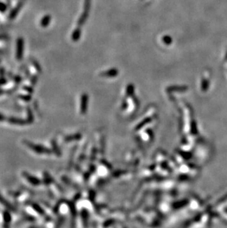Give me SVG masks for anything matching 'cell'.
Masks as SVG:
<instances>
[{
	"mask_svg": "<svg viewBox=\"0 0 227 228\" xmlns=\"http://www.w3.org/2000/svg\"><path fill=\"white\" fill-rule=\"evenodd\" d=\"M24 143L25 146L32 151H33L35 153L38 154H47L50 155L52 154L53 151L50 150V149L47 148L46 146H42V145L39 144H35L33 143L28 141V140H24Z\"/></svg>",
	"mask_w": 227,
	"mask_h": 228,
	"instance_id": "obj_1",
	"label": "cell"
},
{
	"mask_svg": "<svg viewBox=\"0 0 227 228\" xmlns=\"http://www.w3.org/2000/svg\"><path fill=\"white\" fill-rule=\"evenodd\" d=\"M26 0H19L18 1L17 4L16 5V7H13L11 10H10V13H9L8 18L10 20H13V19H16V17L17 16V15L19 14V13L20 12V10H22V8L23 7L24 4H25Z\"/></svg>",
	"mask_w": 227,
	"mask_h": 228,
	"instance_id": "obj_2",
	"label": "cell"
},
{
	"mask_svg": "<svg viewBox=\"0 0 227 228\" xmlns=\"http://www.w3.org/2000/svg\"><path fill=\"white\" fill-rule=\"evenodd\" d=\"M24 39L20 37L17 39L16 42V57L18 61H21L23 58L24 54Z\"/></svg>",
	"mask_w": 227,
	"mask_h": 228,
	"instance_id": "obj_3",
	"label": "cell"
},
{
	"mask_svg": "<svg viewBox=\"0 0 227 228\" xmlns=\"http://www.w3.org/2000/svg\"><path fill=\"white\" fill-rule=\"evenodd\" d=\"M22 175H23L24 178L26 179V180L28 181V183H29L30 185H32L38 186L41 184V181L40 179H38V177H35V176L32 175V174H29L28 172L24 171V172L22 173Z\"/></svg>",
	"mask_w": 227,
	"mask_h": 228,
	"instance_id": "obj_4",
	"label": "cell"
},
{
	"mask_svg": "<svg viewBox=\"0 0 227 228\" xmlns=\"http://www.w3.org/2000/svg\"><path fill=\"white\" fill-rule=\"evenodd\" d=\"M0 204L2 205L5 208H7L8 211H10L14 213L16 212V208H15L14 205H13L9 201H7L1 193H0Z\"/></svg>",
	"mask_w": 227,
	"mask_h": 228,
	"instance_id": "obj_5",
	"label": "cell"
},
{
	"mask_svg": "<svg viewBox=\"0 0 227 228\" xmlns=\"http://www.w3.org/2000/svg\"><path fill=\"white\" fill-rule=\"evenodd\" d=\"M119 74V70L117 68H112L110 69L104 71V72H100V75L101 77H105V78H114L117 76Z\"/></svg>",
	"mask_w": 227,
	"mask_h": 228,
	"instance_id": "obj_6",
	"label": "cell"
},
{
	"mask_svg": "<svg viewBox=\"0 0 227 228\" xmlns=\"http://www.w3.org/2000/svg\"><path fill=\"white\" fill-rule=\"evenodd\" d=\"M7 121L9 123L12 124V125H16V126H25L28 124L27 120H24L22 118H14V117H10L7 119Z\"/></svg>",
	"mask_w": 227,
	"mask_h": 228,
	"instance_id": "obj_7",
	"label": "cell"
},
{
	"mask_svg": "<svg viewBox=\"0 0 227 228\" xmlns=\"http://www.w3.org/2000/svg\"><path fill=\"white\" fill-rule=\"evenodd\" d=\"M3 216V222H4V224H3V227L4 228H9L10 222H11V214H10V211H4L2 214Z\"/></svg>",
	"mask_w": 227,
	"mask_h": 228,
	"instance_id": "obj_8",
	"label": "cell"
},
{
	"mask_svg": "<svg viewBox=\"0 0 227 228\" xmlns=\"http://www.w3.org/2000/svg\"><path fill=\"white\" fill-rule=\"evenodd\" d=\"M81 36V28L80 27H77L72 32V35H71V38L73 41L76 42V41H79Z\"/></svg>",
	"mask_w": 227,
	"mask_h": 228,
	"instance_id": "obj_9",
	"label": "cell"
},
{
	"mask_svg": "<svg viewBox=\"0 0 227 228\" xmlns=\"http://www.w3.org/2000/svg\"><path fill=\"white\" fill-rule=\"evenodd\" d=\"M89 12H87V11H84L82 13V14L81 15V17L79 18V19L78 20V23H77V25H78V27H81L83 26V25H84V24L86 23V22L87 19H88L89 17Z\"/></svg>",
	"mask_w": 227,
	"mask_h": 228,
	"instance_id": "obj_10",
	"label": "cell"
},
{
	"mask_svg": "<svg viewBox=\"0 0 227 228\" xmlns=\"http://www.w3.org/2000/svg\"><path fill=\"white\" fill-rule=\"evenodd\" d=\"M30 205L37 214H38L41 216H45V211H44V208L41 205H38V203H35V202H31Z\"/></svg>",
	"mask_w": 227,
	"mask_h": 228,
	"instance_id": "obj_11",
	"label": "cell"
},
{
	"mask_svg": "<svg viewBox=\"0 0 227 228\" xmlns=\"http://www.w3.org/2000/svg\"><path fill=\"white\" fill-rule=\"evenodd\" d=\"M87 102H88V96L86 94H84L81 97V112L83 113L86 112L87 107Z\"/></svg>",
	"mask_w": 227,
	"mask_h": 228,
	"instance_id": "obj_12",
	"label": "cell"
},
{
	"mask_svg": "<svg viewBox=\"0 0 227 228\" xmlns=\"http://www.w3.org/2000/svg\"><path fill=\"white\" fill-rule=\"evenodd\" d=\"M51 19L52 18L50 15H46V16H44V17L41 19V22H40L41 26L42 27H47L50 25V22H51Z\"/></svg>",
	"mask_w": 227,
	"mask_h": 228,
	"instance_id": "obj_13",
	"label": "cell"
},
{
	"mask_svg": "<svg viewBox=\"0 0 227 228\" xmlns=\"http://www.w3.org/2000/svg\"><path fill=\"white\" fill-rule=\"evenodd\" d=\"M43 183L45 185H50L53 182V178L51 177V176L50 175L49 173H47V171L43 173Z\"/></svg>",
	"mask_w": 227,
	"mask_h": 228,
	"instance_id": "obj_14",
	"label": "cell"
},
{
	"mask_svg": "<svg viewBox=\"0 0 227 228\" xmlns=\"http://www.w3.org/2000/svg\"><path fill=\"white\" fill-rule=\"evenodd\" d=\"M51 144H52V151L54 154H55V155L57 156H61V152L60 149H59L58 146L57 144V142L55 141V140H53L51 141Z\"/></svg>",
	"mask_w": 227,
	"mask_h": 228,
	"instance_id": "obj_15",
	"label": "cell"
},
{
	"mask_svg": "<svg viewBox=\"0 0 227 228\" xmlns=\"http://www.w3.org/2000/svg\"><path fill=\"white\" fill-rule=\"evenodd\" d=\"M27 121L28 124H31L33 123L34 121V115L32 113V111L30 108H27Z\"/></svg>",
	"mask_w": 227,
	"mask_h": 228,
	"instance_id": "obj_16",
	"label": "cell"
},
{
	"mask_svg": "<svg viewBox=\"0 0 227 228\" xmlns=\"http://www.w3.org/2000/svg\"><path fill=\"white\" fill-rule=\"evenodd\" d=\"M187 89V87H182V86H173V87H170L168 88V91H185Z\"/></svg>",
	"mask_w": 227,
	"mask_h": 228,
	"instance_id": "obj_17",
	"label": "cell"
},
{
	"mask_svg": "<svg viewBox=\"0 0 227 228\" xmlns=\"http://www.w3.org/2000/svg\"><path fill=\"white\" fill-rule=\"evenodd\" d=\"M91 4H92V0H84V11L89 12L90 8H91Z\"/></svg>",
	"mask_w": 227,
	"mask_h": 228,
	"instance_id": "obj_18",
	"label": "cell"
},
{
	"mask_svg": "<svg viewBox=\"0 0 227 228\" xmlns=\"http://www.w3.org/2000/svg\"><path fill=\"white\" fill-rule=\"evenodd\" d=\"M31 62H32V65L34 66V67H35V69H36V71L38 72H39V73H41V66H40L39 64H38V62L36 60H35V59H31Z\"/></svg>",
	"mask_w": 227,
	"mask_h": 228,
	"instance_id": "obj_19",
	"label": "cell"
},
{
	"mask_svg": "<svg viewBox=\"0 0 227 228\" xmlns=\"http://www.w3.org/2000/svg\"><path fill=\"white\" fill-rule=\"evenodd\" d=\"M162 41L166 45H170L173 42V39H172V38L170 35H164L162 38Z\"/></svg>",
	"mask_w": 227,
	"mask_h": 228,
	"instance_id": "obj_20",
	"label": "cell"
},
{
	"mask_svg": "<svg viewBox=\"0 0 227 228\" xmlns=\"http://www.w3.org/2000/svg\"><path fill=\"white\" fill-rule=\"evenodd\" d=\"M19 97L25 102L30 101L31 99H32V97H31V95H21L19 96Z\"/></svg>",
	"mask_w": 227,
	"mask_h": 228,
	"instance_id": "obj_21",
	"label": "cell"
},
{
	"mask_svg": "<svg viewBox=\"0 0 227 228\" xmlns=\"http://www.w3.org/2000/svg\"><path fill=\"white\" fill-rule=\"evenodd\" d=\"M7 8H8V6L5 3L0 1V12L1 13H5L7 11Z\"/></svg>",
	"mask_w": 227,
	"mask_h": 228,
	"instance_id": "obj_22",
	"label": "cell"
},
{
	"mask_svg": "<svg viewBox=\"0 0 227 228\" xmlns=\"http://www.w3.org/2000/svg\"><path fill=\"white\" fill-rule=\"evenodd\" d=\"M133 89H134V88H133V86L131 85V84H130V85L128 86V88H127V93L128 95H131L133 94Z\"/></svg>",
	"mask_w": 227,
	"mask_h": 228,
	"instance_id": "obj_23",
	"label": "cell"
},
{
	"mask_svg": "<svg viewBox=\"0 0 227 228\" xmlns=\"http://www.w3.org/2000/svg\"><path fill=\"white\" fill-rule=\"evenodd\" d=\"M208 84H209V81H207V80L206 79H203L202 81V84H201V87H202V89H205L207 88V87L208 86Z\"/></svg>",
	"mask_w": 227,
	"mask_h": 228,
	"instance_id": "obj_24",
	"label": "cell"
},
{
	"mask_svg": "<svg viewBox=\"0 0 227 228\" xmlns=\"http://www.w3.org/2000/svg\"><path fill=\"white\" fill-rule=\"evenodd\" d=\"M24 89L25 90L26 92H27L28 93H32L33 92V89H32V87H23Z\"/></svg>",
	"mask_w": 227,
	"mask_h": 228,
	"instance_id": "obj_25",
	"label": "cell"
},
{
	"mask_svg": "<svg viewBox=\"0 0 227 228\" xmlns=\"http://www.w3.org/2000/svg\"><path fill=\"white\" fill-rule=\"evenodd\" d=\"M37 81H38V77L37 76H32V78H31V84H32V85H35L37 83Z\"/></svg>",
	"mask_w": 227,
	"mask_h": 228,
	"instance_id": "obj_26",
	"label": "cell"
},
{
	"mask_svg": "<svg viewBox=\"0 0 227 228\" xmlns=\"http://www.w3.org/2000/svg\"><path fill=\"white\" fill-rule=\"evenodd\" d=\"M13 80L15 81V82L18 83V84H19V83L22 82V78H21L20 76H16L13 78Z\"/></svg>",
	"mask_w": 227,
	"mask_h": 228,
	"instance_id": "obj_27",
	"label": "cell"
},
{
	"mask_svg": "<svg viewBox=\"0 0 227 228\" xmlns=\"http://www.w3.org/2000/svg\"><path fill=\"white\" fill-rule=\"evenodd\" d=\"M8 38V36L4 34H0V41H5Z\"/></svg>",
	"mask_w": 227,
	"mask_h": 228,
	"instance_id": "obj_28",
	"label": "cell"
},
{
	"mask_svg": "<svg viewBox=\"0 0 227 228\" xmlns=\"http://www.w3.org/2000/svg\"><path fill=\"white\" fill-rule=\"evenodd\" d=\"M6 82H7V81H6V80L4 79V78H1V79H0V86L3 85V84H5Z\"/></svg>",
	"mask_w": 227,
	"mask_h": 228,
	"instance_id": "obj_29",
	"label": "cell"
},
{
	"mask_svg": "<svg viewBox=\"0 0 227 228\" xmlns=\"http://www.w3.org/2000/svg\"><path fill=\"white\" fill-rule=\"evenodd\" d=\"M4 120H5V117H4V115H3L2 114H0V122H2V121H4Z\"/></svg>",
	"mask_w": 227,
	"mask_h": 228,
	"instance_id": "obj_30",
	"label": "cell"
},
{
	"mask_svg": "<svg viewBox=\"0 0 227 228\" xmlns=\"http://www.w3.org/2000/svg\"><path fill=\"white\" fill-rule=\"evenodd\" d=\"M1 94H3V91L2 90H0V95H1Z\"/></svg>",
	"mask_w": 227,
	"mask_h": 228,
	"instance_id": "obj_31",
	"label": "cell"
},
{
	"mask_svg": "<svg viewBox=\"0 0 227 228\" xmlns=\"http://www.w3.org/2000/svg\"><path fill=\"white\" fill-rule=\"evenodd\" d=\"M29 228H37V227H30Z\"/></svg>",
	"mask_w": 227,
	"mask_h": 228,
	"instance_id": "obj_32",
	"label": "cell"
}]
</instances>
